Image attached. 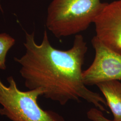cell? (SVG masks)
I'll list each match as a JSON object with an SVG mask.
<instances>
[{
    "mask_svg": "<svg viewBox=\"0 0 121 121\" xmlns=\"http://www.w3.org/2000/svg\"><path fill=\"white\" fill-rule=\"evenodd\" d=\"M24 46L25 54L14 60L20 65V73L29 90L40 88L43 96L62 105L83 99L108 112L105 99L83 82L82 66L88 48L82 35H75L73 46L62 50L51 44L47 30L40 44L35 41L34 32L25 31Z\"/></svg>",
    "mask_w": 121,
    "mask_h": 121,
    "instance_id": "obj_1",
    "label": "cell"
},
{
    "mask_svg": "<svg viewBox=\"0 0 121 121\" xmlns=\"http://www.w3.org/2000/svg\"><path fill=\"white\" fill-rule=\"evenodd\" d=\"M0 10H1V11L2 12H3V9H2V7H1V4H0Z\"/></svg>",
    "mask_w": 121,
    "mask_h": 121,
    "instance_id": "obj_9",
    "label": "cell"
},
{
    "mask_svg": "<svg viewBox=\"0 0 121 121\" xmlns=\"http://www.w3.org/2000/svg\"><path fill=\"white\" fill-rule=\"evenodd\" d=\"M95 52L94 59L87 69L83 70L82 80L86 86L99 82L121 80V54L102 43L96 36L91 39Z\"/></svg>",
    "mask_w": 121,
    "mask_h": 121,
    "instance_id": "obj_4",
    "label": "cell"
},
{
    "mask_svg": "<svg viewBox=\"0 0 121 121\" xmlns=\"http://www.w3.org/2000/svg\"><path fill=\"white\" fill-rule=\"evenodd\" d=\"M7 79L8 86L0 78V115L11 121H65L55 112L44 110L39 106L38 98L43 95L41 89L21 91L12 76Z\"/></svg>",
    "mask_w": 121,
    "mask_h": 121,
    "instance_id": "obj_3",
    "label": "cell"
},
{
    "mask_svg": "<svg viewBox=\"0 0 121 121\" xmlns=\"http://www.w3.org/2000/svg\"><path fill=\"white\" fill-rule=\"evenodd\" d=\"M96 37L121 54V0L107 3L94 22Z\"/></svg>",
    "mask_w": 121,
    "mask_h": 121,
    "instance_id": "obj_5",
    "label": "cell"
},
{
    "mask_svg": "<svg viewBox=\"0 0 121 121\" xmlns=\"http://www.w3.org/2000/svg\"><path fill=\"white\" fill-rule=\"evenodd\" d=\"M15 43V39L10 35L5 33L0 34V69H6L7 54Z\"/></svg>",
    "mask_w": 121,
    "mask_h": 121,
    "instance_id": "obj_7",
    "label": "cell"
},
{
    "mask_svg": "<svg viewBox=\"0 0 121 121\" xmlns=\"http://www.w3.org/2000/svg\"><path fill=\"white\" fill-rule=\"evenodd\" d=\"M87 118L91 121H114L104 117L102 111L96 108L90 109L86 113Z\"/></svg>",
    "mask_w": 121,
    "mask_h": 121,
    "instance_id": "obj_8",
    "label": "cell"
},
{
    "mask_svg": "<svg viewBox=\"0 0 121 121\" xmlns=\"http://www.w3.org/2000/svg\"><path fill=\"white\" fill-rule=\"evenodd\" d=\"M96 86L104 95L114 121H121V82L112 80L99 82Z\"/></svg>",
    "mask_w": 121,
    "mask_h": 121,
    "instance_id": "obj_6",
    "label": "cell"
},
{
    "mask_svg": "<svg viewBox=\"0 0 121 121\" xmlns=\"http://www.w3.org/2000/svg\"><path fill=\"white\" fill-rule=\"evenodd\" d=\"M106 3L100 0H52L46 27L57 38L79 34L94 23Z\"/></svg>",
    "mask_w": 121,
    "mask_h": 121,
    "instance_id": "obj_2",
    "label": "cell"
}]
</instances>
